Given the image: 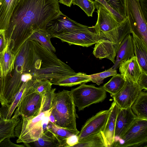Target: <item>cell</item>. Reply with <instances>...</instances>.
Masks as SVG:
<instances>
[{
	"label": "cell",
	"instance_id": "2e32d148",
	"mask_svg": "<svg viewBox=\"0 0 147 147\" xmlns=\"http://www.w3.org/2000/svg\"><path fill=\"white\" fill-rule=\"evenodd\" d=\"M132 36L127 34L119 45L116 54L115 62L112 67L117 70L120 64L134 56Z\"/></svg>",
	"mask_w": 147,
	"mask_h": 147
},
{
	"label": "cell",
	"instance_id": "e0dca14e",
	"mask_svg": "<svg viewBox=\"0 0 147 147\" xmlns=\"http://www.w3.org/2000/svg\"><path fill=\"white\" fill-rule=\"evenodd\" d=\"M56 20L57 21L55 24L46 28L52 35L54 34L80 29L86 26L71 20L62 13Z\"/></svg>",
	"mask_w": 147,
	"mask_h": 147
},
{
	"label": "cell",
	"instance_id": "484cf974",
	"mask_svg": "<svg viewBox=\"0 0 147 147\" xmlns=\"http://www.w3.org/2000/svg\"><path fill=\"white\" fill-rule=\"evenodd\" d=\"M138 118L147 120V93L141 91L131 106Z\"/></svg>",
	"mask_w": 147,
	"mask_h": 147
},
{
	"label": "cell",
	"instance_id": "b9f144b4",
	"mask_svg": "<svg viewBox=\"0 0 147 147\" xmlns=\"http://www.w3.org/2000/svg\"><path fill=\"white\" fill-rule=\"evenodd\" d=\"M72 0H59V3L69 7H71L72 5Z\"/></svg>",
	"mask_w": 147,
	"mask_h": 147
},
{
	"label": "cell",
	"instance_id": "cb8c5ba5",
	"mask_svg": "<svg viewBox=\"0 0 147 147\" xmlns=\"http://www.w3.org/2000/svg\"><path fill=\"white\" fill-rule=\"evenodd\" d=\"M62 142L56 135L47 129L41 137L33 142L37 147H63Z\"/></svg>",
	"mask_w": 147,
	"mask_h": 147
},
{
	"label": "cell",
	"instance_id": "8d00e7d4",
	"mask_svg": "<svg viewBox=\"0 0 147 147\" xmlns=\"http://www.w3.org/2000/svg\"><path fill=\"white\" fill-rule=\"evenodd\" d=\"M140 88L143 89L147 90V73L141 72L140 75L137 82Z\"/></svg>",
	"mask_w": 147,
	"mask_h": 147
},
{
	"label": "cell",
	"instance_id": "f6af8a7d",
	"mask_svg": "<svg viewBox=\"0 0 147 147\" xmlns=\"http://www.w3.org/2000/svg\"><path fill=\"white\" fill-rule=\"evenodd\" d=\"M2 118V117L1 115V112L0 109V121L1 119Z\"/></svg>",
	"mask_w": 147,
	"mask_h": 147
},
{
	"label": "cell",
	"instance_id": "ac0fdd59",
	"mask_svg": "<svg viewBox=\"0 0 147 147\" xmlns=\"http://www.w3.org/2000/svg\"><path fill=\"white\" fill-rule=\"evenodd\" d=\"M119 68L121 74L134 82H137L141 70L135 55L122 62Z\"/></svg>",
	"mask_w": 147,
	"mask_h": 147
},
{
	"label": "cell",
	"instance_id": "7a4b0ae2",
	"mask_svg": "<svg viewBox=\"0 0 147 147\" xmlns=\"http://www.w3.org/2000/svg\"><path fill=\"white\" fill-rule=\"evenodd\" d=\"M31 40L33 57L30 73L34 78L48 80L53 84L61 79L76 73L53 53L38 42Z\"/></svg>",
	"mask_w": 147,
	"mask_h": 147
},
{
	"label": "cell",
	"instance_id": "74e56055",
	"mask_svg": "<svg viewBox=\"0 0 147 147\" xmlns=\"http://www.w3.org/2000/svg\"><path fill=\"white\" fill-rule=\"evenodd\" d=\"M7 45L5 30H0V53L4 51Z\"/></svg>",
	"mask_w": 147,
	"mask_h": 147
},
{
	"label": "cell",
	"instance_id": "9c48e42d",
	"mask_svg": "<svg viewBox=\"0 0 147 147\" xmlns=\"http://www.w3.org/2000/svg\"><path fill=\"white\" fill-rule=\"evenodd\" d=\"M126 8L131 33H134L147 45V21L139 0H126Z\"/></svg>",
	"mask_w": 147,
	"mask_h": 147
},
{
	"label": "cell",
	"instance_id": "8fae6325",
	"mask_svg": "<svg viewBox=\"0 0 147 147\" xmlns=\"http://www.w3.org/2000/svg\"><path fill=\"white\" fill-rule=\"evenodd\" d=\"M52 37L58 38L69 45L87 47L95 44L97 40V34L92 27L86 26L80 29L53 34Z\"/></svg>",
	"mask_w": 147,
	"mask_h": 147
},
{
	"label": "cell",
	"instance_id": "4dcf8cb0",
	"mask_svg": "<svg viewBox=\"0 0 147 147\" xmlns=\"http://www.w3.org/2000/svg\"><path fill=\"white\" fill-rule=\"evenodd\" d=\"M56 88H52L42 95L40 113L48 111L53 108V102Z\"/></svg>",
	"mask_w": 147,
	"mask_h": 147
},
{
	"label": "cell",
	"instance_id": "83f0119b",
	"mask_svg": "<svg viewBox=\"0 0 147 147\" xmlns=\"http://www.w3.org/2000/svg\"><path fill=\"white\" fill-rule=\"evenodd\" d=\"M110 80L102 87L106 92L112 95L117 93L125 84L126 79L121 74H117L112 76Z\"/></svg>",
	"mask_w": 147,
	"mask_h": 147
},
{
	"label": "cell",
	"instance_id": "f1b7e54d",
	"mask_svg": "<svg viewBox=\"0 0 147 147\" xmlns=\"http://www.w3.org/2000/svg\"><path fill=\"white\" fill-rule=\"evenodd\" d=\"M73 147H107V146L101 132L100 131L79 142Z\"/></svg>",
	"mask_w": 147,
	"mask_h": 147
},
{
	"label": "cell",
	"instance_id": "4fadbf2b",
	"mask_svg": "<svg viewBox=\"0 0 147 147\" xmlns=\"http://www.w3.org/2000/svg\"><path fill=\"white\" fill-rule=\"evenodd\" d=\"M112 108L111 104L109 109L98 112L86 121L78 135V142L102 130Z\"/></svg>",
	"mask_w": 147,
	"mask_h": 147
},
{
	"label": "cell",
	"instance_id": "e575fe53",
	"mask_svg": "<svg viewBox=\"0 0 147 147\" xmlns=\"http://www.w3.org/2000/svg\"><path fill=\"white\" fill-rule=\"evenodd\" d=\"M52 85L49 80L35 79L32 87L36 92L43 95L52 88Z\"/></svg>",
	"mask_w": 147,
	"mask_h": 147
},
{
	"label": "cell",
	"instance_id": "7402d4cb",
	"mask_svg": "<svg viewBox=\"0 0 147 147\" xmlns=\"http://www.w3.org/2000/svg\"><path fill=\"white\" fill-rule=\"evenodd\" d=\"M15 55L7 44L4 51L0 53V66L1 71L2 80L4 78L13 68Z\"/></svg>",
	"mask_w": 147,
	"mask_h": 147
},
{
	"label": "cell",
	"instance_id": "d4e9b609",
	"mask_svg": "<svg viewBox=\"0 0 147 147\" xmlns=\"http://www.w3.org/2000/svg\"><path fill=\"white\" fill-rule=\"evenodd\" d=\"M52 35L50 31L47 28L40 29L34 31L29 38L36 41L47 49L53 53L55 52L56 49L51 41Z\"/></svg>",
	"mask_w": 147,
	"mask_h": 147
},
{
	"label": "cell",
	"instance_id": "44dd1931",
	"mask_svg": "<svg viewBox=\"0 0 147 147\" xmlns=\"http://www.w3.org/2000/svg\"><path fill=\"white\" fill-rule=\"evenodd\" d=\"M33 78L23 82L17 93L13 98L11 102L0 108L1 115L2 118L9 119L11 118L14 111L17 107L25 91Z\"/></svg>",
	"mask_w": 147,
	"mask_h": 147
},
{
	"label": "cell",
	"instance_id": "5b68a950",
	"mask_svg": "<svg viewBox=\"0 0 147 147\" xmlns=\"http://www.w3.org/2000/svg\"><path fill=\"white\" fill-rule=\"evenodd\" d=\"M76 106L70 91L63 90L54 94L51 113L54 116L55 124L78 135L76 127Z\"/></svg>",
	"mask_w": 147,
	"mask_h": 147
},
{
	"label": "cell",
	"instance_id": "ffe728a7",
	"mask_svg": "<svg viewBox=\"0 0 147 147\" xmlns=\"http://www.w3.org/2000/svg\"><path fill=\"white\" fill-rule=\"evenodd\" d=\"M20 0H0V30L8 28L13 11Z\"/></svg>",
	"mask_w": 147,
	"mask_h": 147
},
{
	"label": "cell",
	"instance_id": "3957f363",
	"mask_svg": "<svg viewBox=\"0 0 147 147\" xmlns=\"http://www.w3.org/2000/svg\"><path fill=\"white\" fill-rule=\"evenodd\" d=\"M32 57V43L28 38L22 44L16 55L11 71L2 80V94L0 98L1 106L11 102L23 82V75L30 73Z\"/></svg>",
	"mask_w": 147,
	"mask_h": 147
},
{
	"label": "cell",
	"instance_id": "f546056e",
	"mask_svg": "<svg viewBox=\"0 0 147 147\" xmlns=\"http://www.w3.org/2000/svg\"><path fill=\"white\" fill-rule=\"evenodd\" d=\"M47 128L56 135L61 140L63 143L64 147H67L66 141L67 138L71 135L75 134L49 121L48 124Z\"/></svg>",
	"mask_w": 147,
	"mask_h": 147
},
{
	"label": "cell",
	"instance_id": "6da1fadb",
	"mask_svg": "<svg viewBox=\"0 0 147 147\" xmlns=\"http://www.w3.org/2000/svg\"><path fill=\"white\" fill-rule=\"evenodd\" d=\"M59 0H20L5 30L7 44L15 55L35 30L46 29L62 12Z\"/></svg>",
	"mask_w": 147,
	"mask_h": 147
},
{
	"label": "cell",
	"instance_id": "52a82bcc",
	"mask_svg": "<svg viewBox=\"0 0 147 147\" xmlns=\"http://www.w3.org/2000/svg\"><path fill=\"white\" fill-rule=\"evenodd\" d=\"M70 92L75 105L79 111L102 102L107 96L106 92L102 87H97L94 85L82 84Z\"/></svg>",
	"mask_w": 147,
	"mask_h": 147
},
{
	"label": "cell",
	"instance_id": "7bdbcfd3",
	"mask_svg": "<svg viewBox=\"0 0 147 147\" xmlns=\"http://www.w3.org/2000/svg\"><path fill=\"white\" fill-rule=\"evenodd\" d=\"M49 122L53 123L55 124V117L51 113H50L49 115Z\"/></svg>",
	"mask_w": 147,
	"mask_h": 147
},
{
	"label": "cell",
	"instance_id": "d590c367",
	"mask_svg": "<svg viewBox=\"0 0 147 147\" xmlns=\"http://www.w3.org/2000/svg\"><path fill=\"white\" fill-rule=\"evenodd\" d=\"M91 0L98 2L104 6L113 15L117 20L119 22H121L125 18L111 8L105 0Z\"/></svg>",
	"mask_w": 147,
	"mask_h": 147
},
{
	"label": "cell",
	"instance_id": "30bf717a",
	"mask_svg": "<svg viewBox=\"0 0 147 147\" xmlns=\"http://www.w3.org/2000/svg\"><path fill=\"white\" fill-rule=\"evenodd\" d=\"M114 146H138L147 142V120L136 118Z\"/></svg>",
	"mask_w": 147,
	"mask_h": 147
},
{
	"label": "cell",
	"instance_id": "9a60e30c",
	"mask_svg": "<svg viewBox=\"0 0 147 147\" xmlns=\"http://www.w3.org/2000/svg\"><path fill=\"white\" fill-rule=\"evenodd\" d=\"M112 108L101 133L107 147H113L114 144V133L117 116L120 108L114 101Z\"/></svg>",
	"mask_w": 147,
	"mask_h": 147
},
{
	"label": "cell",
	"instance_id": "7c38bea8",
	"mask_svg": "<svg viewBox=\"0 0 147 147\" xmlns=\"http://www.w3.org/2000/svg\"><path fill=\"white\" fill-rule=\"evenodd\" d=\"M125 77L126 82L123 87L112 95L114 101L121 109L131 107L142 91L137 82Z\"/></svg>",
	"mask_w": 147,
	"mask_h": 147
},
{
	"label": "cell",
	"instance_id": "d6a6232c",
	"mask_svg": "<svg viewBox=\"0 0 147 147\" xmlns=\"http://www.w3.org/2000/svg\"><path fill=\"white\" fill-rule=\"evenodd\" d=\"M72 4L79 6L88 17H92L95 9L94 1L91 0H72Z\"/></svg>",
	"mask_w": 147,
	"mask_h": 147
},
{
	"label": "cell",
	"instance_id": "60d3db41",
	"mask_svg": "<svg viewBox=\"0 0 147 147\" xmlns=\"http://www.w3.org/2000/svg\"><path fill=\"white\" fill-rule=\"evenodd\" d=\"M139 1L145 18L147 21V0H139Z\"/></svg>",
	"mask_w": 147,
	"mask_h": 147
},
{
	"label": "cell",
	"instance_id": "ab89813d",
	"mask_svg": "<svg viewBox=\"0 0 147 147\" xmlns=\"http://www.w3.org/2000/svg\"><path fill=\"white\" fill-rule=\"evenodd\" d=\"M67 147H73L78 143L77 135L74 134L67 138L66 141Z\"/></svg>",
	"mask_w": 147,
	"mask_h": 147
},
{
	"label": "cell",
	"instance_id": "4316f807",
	"mask_svg": "<svg viewBox=\"0 0 147 147\" xmlns=\"http://www.w3.org/2000/svg\"><path fill=\"white\" fill-rule=\"evenodd\" d=\"M91 81L89 75L79 72L61 79L53 84L60 86H72Z\"/></svg>",
	"mask_w": 147,
	"mask_h": 147
},
{
	"label": "cell",
	"instance_id": "603a6c76",
	"mask_svg": "<svg viewBox=\"0 0 147 147\" xmlns=\"http://www.w3.org/2000/svg\"><path fill=\"white\" fill-rule=\"evenodd\" d=\"M21 117H12L9 119L2 118L0 121V142L8 138L15 137L14 129L20 121Z\"/></svg>",
	"mask_w": 147,
	"mask_h": 147
},
{
	"label": "cell",
	"instance_id": "ee69618b",
	"mask_svg": "<svg viewBox=\"0 0 147 147\" xmlns=\"http://www.w3.org/2000/svg\"><path fill=\"white\" fill-rule=\"evenodd\" d=\"M2 94V76L1 67L0 66V98Z\"/></svg>",
	"mask_w": 147,
	"mask_h": 147
},
{
	"label": "cell",
	"instance_id": "1f68e13d",
	"mask_svg": "<svg viewBox=\"0 0 147 147\" xmlns=\"http://www.w3.org/2000/svg\"><path fill=\"white\" fill-rule=\"evenodd\" d=\"M117 74V70L111 67L104 71L90 75L89 76L91 81L99 85L103 83L105 78Z\"/></svg>",
	"mask_w": 147,
	"mask_h": 147
},
{
	"label": "cell",
	"instance_id": "8992f818",
	"mask_svg": "<svg viewBox=\"0 0 147 147\" xmlns=\"http://www.w3.org/2000/svg\"><path fill=\"white\" fill-rule=\"evenodd\" d=\"M51 109L40 113L35 116L21 117L20 121L15 127L14 132L18 138L17 143H23L26 146L29 143L37 140L47 129L49 117Z\"/></svg>",
	"mask_w": 147,
	"mask_h": 147
},
{
	"label": "cell",
	"instance_id": "5bb4252c",
	"mask_svg": "<svg viewBox=\"0 0 147 147\" xmlns=\"http://www.w3.org/2000/svg\"><path fill=\"white\" fill-rule=\"evenodd\" d=\"M137 117L133 113L131 107L120 109L116 119L114 133V142L119 140Z\"/></svg>",
	"mask_w": 147,
	"mask_h": 147
},
{
	"label": "cell",
	"instance_id": "d6986e66",
	"mask_svg": "<svg viewBox=\"0 0 147 147\" xmlns=\"http://www.w3.org/2000/svg\"><path fill=\"white\" fill-rule=\"evenodd\" d=\"M131 33L134 53L141 72L147 73V45L135 34Z\"/></svg>",
	"mask_w": 147,
	"mask_h": 147
},
{
	"label": "cell",
	"instance_id": "836d02e7",
	"mask_svg": "<svg viewBox=\"0 0 147 147\" xmlns=\"http://www.w3.org/2000/svg\"><path fill=\"white\" fill-rule=\"evenodd\" d=\"M109 6L124 18L127 17L126 0H105Z\"/></svg>",
	"mask_w": 147,
	"mask_h": 147
},
{
	"label": "cell",
	"instance_id": "f35d334b",
	"mask_svg": "<svg viewBox=\"0 0 147 147\" xmlns=\"http://www.w3.org/2000/svg\"><path fill=\"white\" fill-rule=\"evenodd\" d=\"M10 138H6L0 142V147H24V145H18L12 142Z\"/></svg>",
	"mask_w": 147,
	"mask_h": 147
},
{
	"label": "cell",
	"instance_id": "277c9868",
	"mask_svg": "<svg viewBox=\"0 0 147 147\" xmlns=\"http://www.w3.org/2000/svg\"><path fill=\"white\" fill-rule=\"evenodd\" d=\"M97 40L93 53L100 59H108L114 64L118 48L125 37L131 33L127 17L117 27L95 32Z\"/></svg>",
	"mask_w": 147,
	"mask_h": 147
},
{
	"label": "cell",
	"instance_id": "ba28073f",
	"mask_svg": "<svg viewBox=\"0 0 147 147\" xmlns=\"http://www.w3.org/2000/svg\"><path fill=\"white\" fill-rule=\"evenodd\" d=\"M34 80H32L24 93L12 117L35 116L40 113L42 95L36 92L32 87Z\"/></svg>",
	"mask_w": 147,
	"mask_h": 147
}]
</instances>
